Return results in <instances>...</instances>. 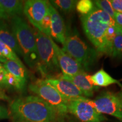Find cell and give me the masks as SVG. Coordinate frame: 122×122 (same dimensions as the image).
Wrapping results in <instances>:
<instances>
[{
    "instance_id": "obj_17",
    "label": "cell",
    "mask_w": 122,
    "mask_h": 122,
    "mask_svg": "<svg viewBox=\"0 0 122 122\" xmlns=\"http://www.w3.org/2000/svg\"><path fill=\"white\" fill-rule=\"evenodd\" d=\"M0 4L8 17L19 16L23 13V1L19 0H0Z\"/></svg>"
},
{
    "instance_id": "obj_31",
    "label": "cell",
    "mask_w": 122,
    "mask_h": 122,
    "mask_svg": "<svg viewBox=\"0 0 122 122\" xmlns=\"http://www.w3.org/2000/svg\"><path fill=\"white\" fill-rule=\"evenodd\" d=\"M4 70H5V68L4 67V66H3V65L2 63H0V72H1V71H3Z\"/></svg>"
},
{
    "instance_id": "obj_15",
    "label": "cell",
    "mask_w": 122,
    "mask_h": 122,
    "mask_svg": "<svg viewBox=\"0 0 122 122\" xmlns=\"http://www.w3.org/2000/svg\"><path fill=\"white\" fill-rule=\"evenodd\" d=\"M3 66L6 71L12 75L19 83L23 89H24L27 81V72L23 63L7 60Z\"/></svg>"
},
{
    "instance_id": "obj_1",
    "label": "cell",
    "mask_w": 122,
    "mask_h": 122,
    "mask_svg": "<svg viewBox=\"0 0 122 122\" xmlns=\"http://www.w3.org/2000/svg\"><path fill=\"white\" fill-rule=\"evenodd\" d=\"M9 112L16 122H58L60 118L54 108L36 96L15 99Z\"/></svg>"
},
{
    "instance_id": "obj_29",
    "label": "cell",
    "mask_w": 122,
    "mask_h": 122,
    "mask_svg": "<svg viewBox=\"0 0 122 122\" xmlns=\"http://www.w3.org/2000/svg\"><path fill=\"white\" fill-rule=\"evenodd\" d=\"M2 87L0 85V99H3V100H6L7 99V97L6 96V94L4 93V92H3Z\"/></svg>"
},
{
    "instance_id": "obj_4",
    "label": "cell",
    "mask_w": 122,
    "mask_h": 122,
    "mask_svg": "<svg viewBox=\"0 0 122 122\" xmlns=\"http://www.w3.org/2000/svg\"><path fill=\"white\" fill-rule=\"evenodd\" d=\"M39 58L37 70L45 79L60 72V67L53 46V40L37 29H33Z\"/></svg>"
},
{
    "instance_id": "obj_12",
    "label": "cell",
    "mask_w": 122,
    "mask_h": 122,
    "mask_svg": "<svg viewBox=\"0 0 122 122\" xmlns=\"http://www.w3.org/2000/svg\"><path fill=\"white\" fill-rule=\"evenodd\" d=\"M49 10L51 15V30L50 37L63 45L67 36L65 23L57 10L49 3Z\"/></svg>"
},
{
    "instance_id": "obj_20",
    "label": "cell",
    "mask_w": 122,
    "mask_h": 122,
    "mask_svg": "<svg viewBox=\"0 0 122 122\" xmlns=\"http://www.w3.org/2000/svg\"><path fill=\"white\" fill-rule=\"evenodd\" d=\"M116 35V24H111L106 30L105 38V53L109 56L112 55V45Z\"/></svg>"
},
{
    "instance_id": "obj_28",
    "label": "cell",
    "mask_w": 122,
    "mask_h": 122,
    "mask_svg": "<svg viewBox=\"0 0 122 122\" xmlns=\"http://www.w3.org/2000/svg\"><path fill=\"white\" fill-rule=\"evenodd\" d=\"M8 16L6 14V13H5L4 10H3L2 6H1V4H0V19H2V20H6L9 19Z\"/></svg>"
},
{
    "instance_id": "obj_13",
    "label": "cell",
    "mask_w": 122,
    "mask_h": 122,
    "mask_svg": "<svg viewBox=\"0 0 122 122\" xmlns=\"http://www.w3.org/2000/svg\"><path fill=\"white\" fill-rule=\"evenodd\" d=\"M61 76L74 84L86 98L93 96L94 91L98 89V87L93 84L91 75L86 74L85 71H81L72 76H65L62 75Z\"/></svg>"
},
{
    "instance_id": "obj_6",
    "label": "cell",
    "mask_w": 122,
    "mask_h": 122,
    "mask_svg": "<svg viewBox=\"0 0 122 122\" xmlns=\"http://www.w3.org/2000/svg\"><path fill=\"white\" fill-rule=\"evenodd\" d=\"M28 88L31 92L54 108L60 117H64L69 113L68 101L63 98L54 86L47 83L45 79H37L30 83Z\"/></svg>"
},
{
    "instance_id": "obj_32",
    "label": "cell",
    "mask_w": 122,
    "mask_h": 122,
    "mask_svg": "<svg viewBox=\"0 0 122 122\" xmlns=\"http://www.w3.org/2000/svg\"><path fill=\"white\" fill-rule=\"evenodd\" d=\"M23 122V121H22V122Z\"/></svg>"
},
{
    "instance_id": "obj_16",
    "label": "cell",
    "mask_w": 122,
    "mask_h": 122,
    "mask_svg": "<svg viewBox=\"0 0 122 122\" xmlns=\"http://www.w3.org/2000/svg\"><path fill=\"white\" fill-rule=\"evenodd\" d=\"M91 79L92 83L95 86H107L112 84H118L122 87V84L119 81L116 80L107 73L104 70L100 69L95 74L91 75Z\"/></svg>"
},
{
    "instance_id": "obj_25",
    "label": "cell",
    "mask_w": 122,
    "mask_h": 122,
    "mask_svg": "<svg viewBox=\"0 0 122 122\" xmlns=\"http://www.w3.org/2000/svg\"><path fill=\"white\" fill-rule=\"evenodd\" d=\"M110 2L115 13H122V0H110Z\"/></svg>"
},
{
    "instance_id": "obj_23",
    "label": "cell",
    "mask_w": 122,
    "mask_h": 122,
    "mask_svg": "<svg viewBox=\"0 0 122 122\" xmlns=\"http://www.w3.org/2000/svg\"><path fill=\"white\" fill-rule=\"evenodd\" d=\"M95 6L100 10H102L105 13L107 14L110 16L114 19L115 11H114L112 6H111L110 1L109 0H97L94 1Z\"/></svg>"
},
{
    "instance_id": "obj_5",
    "label": "cell",
    "mask_w": 122,
    "mask_h": 122,
    "mask_svg": "<svg viewBox=\"0 0 122 122\" xmlns=\"http://www.w3.org/2000/svg\"><path fill=\"white\" fill-rule=\"evenodd\" d=\"M62 50L80 64L84 71H88L100 56L95 49L89 46L77 33L67 34Z\"/></svg>"
},
{
    "instance_id": "obj_22",
    "label": "cell",
    "mask_w": 122,
    "mask_h": 122,
    "mask_svg": "<svg viewBox=\"0 0 122 122\" xmlns=\"http://www.w3.org/2000/svg\"><path fill=\"white\" fill-rule=\"evenodd\" d=\"M0 53L7 60H11L18 63H22V61L18 57V55L15 53L8 46L0 41Z\"/></svg>"
},
{
    "instance_id": "obj_3",
    "label": "cell",
    "mask_w": 122,
    "mask_h": 122,
    "mask_svg": "<svg viewBox=\"0 0 122 122\" xmlns=\"http://www.w3.org/2000/svg\"><path fill=\"white\" fill-rule=\"evenodd\" d=\"M11 29L25 63L31 68L37 69L39 58L33 29L20 16L11 18Z\"/></svg>"
},
{
    "instance_id": "obj_27",
    "label": "cell",
    "mask_w": 122,
    "mask_h": 122,
    "mask_svg": "<svg viewBox=\"0 0 122 122\" xmlns=\"http://www.w3.org/2000/svg\"><path fill=\"white\" fill-rule=\"evenodd\" d=\"M113 19L116 25L122 27V13H115Z\"/></svg>"
},
{
    "instance_id": "obj_7",
    "label": "cell",
    "mask_w": 122,
    "mask_h": 122,
    "mask_svg": "<svg viewBox=\"0 0 122 122\" xmlns=\"http://www.w3.org/2000/svg\"><path fill=\"white\" fill-rule=\"evenodd\" d=\"M90 102L98 112L115 117L122 120V92H103Z\"/></svg>"
},
{
    "instance_id": "obj_26",
    "label": "cell",
    "mask_w": 122,
    "mask_h": 122,
    "mask_svg": "<svg viewBox=\"0 0 122 122\" xmlns=\"http://www.w3.org/2000/svg\"><path fill=\"white\" fill-rule=\"evenodd\" d=\"M10 118L9 110L3 105H0V120L6 119Z\"/></svg>"
},
{
    "instance_id": "obj_11",
    "label": "cell",
    "mask_w": 122,
    "mask_h": 122,
    "mask_svg": "<svg viewBox=\"0 0 122 122\" xmlns=\"http://www.w3.org/2000/svg\"><path fill=\"white\" fill-rule=\"evenodd\" d=\"M53 46L56 51L60 70L62 72V75L72 76L84 71L80 64L59 48L54 41H53Z\"/></svg>"
},
{
    "instance_id": "obj_9",
    "label": "cell",
    "mask_w": 122,
    "mask_h": 122,
    "mask_svg": "<svg viewBox=\"0 0 122 122\" xmlns=\"http://www.w3.org/2000/svg\"><path fill=\"white\" fill-rule=\"evenodd\" d=\"M49 2L45 0H28L24 3L23 13L35 28L41 31V25L49 10Z\"/></svg>"
},
{
    "instance_id": "obj_18",
    "label": "cell",
    "mask_w": 122,
    "mask_h": 122,
    "mask_svg": "<svg viewBox=\"0 0 122 122\" xmlns=\"http://www.w3.org/2000/svg\"><path fill=\"white\" fill-rule=\"evenodd\" d=\"M56 10H59L64 13L68 14L74 11L77 1L73 0H52L49 1Z\"/></svg>"
},
{
    "instance_id": "obj_24",
    "label": "cell",
    "mask_w": 122,
    "mask_h": 122,
    "mask_svg": "<svg viewBox=\"0 0 122 122\" xmlns=\"http://www.w3.org/2000/svg\"><path fill=\"white\" fill-rule=\"evenodd\" d=\"M50 30H51V15L49 7V10L44 17L41 25V31L50 37Z\"/></svg>"
},
{
    "instance_id": "obj_10",
    "label": "cell",
    "mask_w": 122,
    "mask_h": 122,
    "mask_svg": "<svg viewBox=\"0 0 122 122\" xmlns=\"http://www.w3.org/2000/svg\"><path fill=\"white\" fill-rule=\"evenodd\" d=\"M46 81L57 90L61 95L68 101L84 98L82 92L69 80L61 75L58 77H52L45 79Z\"/></svg>"
},
{
    "instance_id": "obj_2",
    "label": "cell",
    "mask_w": 122,
    "mask_h": 122,
    "mask_svg": "<svg viewBox=\"0 0 122 122\" xmlns=\"http://www.w3.org/2000/svg\"><path fill=\"white\" fill-rule=\"evenodd\" d=\"M83 30L95 49L100 54L105 53V38L106 30L115 22L111 16L94 6L91 13L81 15Z\"/></svg>"
},
{
    "instance_id": "obj_19",
    "label": "cell",
    "mask_w": 122,
    "mask_h": 122,
    "mask_svg": "<svg viewBox=\"0 0 122 122\" xmlns=\"http://www.w3.org/2000/svg\"><path fill=\"white\" fill-rule=\"evenodd\" d=\"M111 57L122 58V27L116 25V35L114 38Z\"/></svg>"
},
{
    "instance_id": "obj_30",
    "label": "cell",
    "mask_w": 122,
    "mask_h": 122,
    "mask_svg": "<svg viewBox=\"0 0 122 122\" xmlns=\"http://www.w3.org/2000/svg\"><path fill=\"white\" fill-rule=\"evenodd\" d=\"M7 61V59L5 57H4L2 55V54L0 53V63H2L3 65V64L5 63Z\"/></svg>"
},
{
    "instance_id": "obj_21",
    "label": "cell",
    "mask_w": 122,
    "mask_h": 122,
    "mask_svg": "<svg viewBox=\"0 0 122 122\" xmlns=\"http://www.w3.org/2000/svg\"><path fill=\"white\" fill-rule=\"evenodd\" d=\"M94 3L91 0H80L76 5V9L81 15H85L91 13L94 9Z\"/></svg>"
},
{
    "instance_id": "obj_14",
    "label": "cell",
    "mask_w": 122,
    "mask_h": 122,
    "mask_svg": "<svg viewBox=\"0 0 122 122\" xmlns=\"http://www.w3.org/2000/svg\"><path fill=\"white\" fill-rule=\"evenodd\" d=\"M0 41L8 46L16 54L23 56L22 51L11 29L5 20L0 19Z\"/></svg>"
},
{
    "instance_id": "obj_8",
    "label": "cell",
    "mask_w": 122,
    "mask_h": 122,
    "mask_svg": "<svg viewBox=\"0 0 122 122\" xmlns=\"http://www.w3.org/2000/svg\"><path fill=\"white\" fill-rule=\"evenodd\" d=\"M68 112L82 122H104L106 120V117L98 112L86 97L68 101Z\"/></svg>"
}]
</instances>
